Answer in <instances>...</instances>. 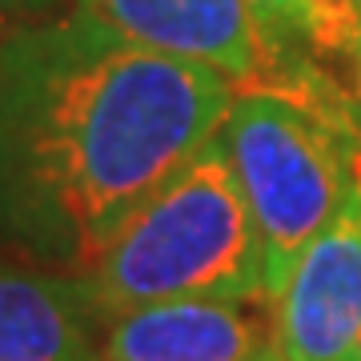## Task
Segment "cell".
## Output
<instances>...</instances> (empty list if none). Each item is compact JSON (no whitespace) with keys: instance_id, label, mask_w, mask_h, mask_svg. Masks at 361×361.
I'll list each match as a JSON object with an SVG mask.
<instances>
[{"instance_id":"1","label":"cell","mask_w":361,"mask_h":361,"mask_svg":"<svg viewBox=\"0 0 361 361\" xmlns=\"http://www.w3.org/2000/svg\"><path fill=\"white\" fill-rule=\"evenodd\" d=\"M237 85L77 8L0 32V253L85 273L221 133Z\"/></svg>"},{"instance_id":"2","label":"cell","mask_w":361,"mask_h":361,"mask_svg":"<svg viewBox=\"0 0 361 361\" xmlns=\"http://www.w3.org/2000/svg\"><path fill=\"white\" fill-rule=\"evenodd\" d=\"M77 277L101 322L185 297H269L257 225L221 133L113 233Z\"/></svg>"},{"instance_id":"3","label":"cell","mask_w":361,"mask_h":361,"mask_svg":"<svg viewBox=\"0 0 361 361\" xmlns=\"http://www.w3.org/2000/svg\"><path fill=\"white\" fill-rule=\"evenodd\" d=\"M221 145L241 185L265 253V293H277L297 253L361 189V116L341 89H237Z\"/></svg>"},{"instance_id":"4","label":"cell","mask_w":361,"mask_h":361,"mask_svg":"<svg viewBox=\"0 0 361 361\" xmlns=\"http://www.w3.org/2000/svg\"><path fill=\"white\" fill-rule=\"evenodd\" d=\"M285 361H353L361 341V189L289 265L273 293Z\"/></svg>"},{"instance_id":"5","label":"cell","mask_w":361,"mask_h":361,"mask_svg":"<svg viewBox=\"0 0 361 361\" xmlns=\"http://www.w3.org/2000/svg\"><path fill=\"white\" fill-rule=\"evenodd\" d=\"M104 361H285L273 297H185L104 322Z\"/></svg>"},{"instance_id":"6","label":"cell","mask_w":361,"mask_h":361,"mask_svg":"<svg viewBox=\"0 0 361 361\" xmlns=\"http://www.w3.org/2000/svg\"><path fill=\"white\" fill-rule=\"evenodd\" d=\"M149 49L189 56L245 89L265 85V49L245 0H56Z\"/></svg>"},{"instance_id":"7","label":"cell","mask_w":361,"mask_h":361,"mask_svg":"<svg viewBox=\"0 0 361 361\" xmlns=\"http://www.w3.org/2000/svg\"><path fill=\"white\" fill-rule=\"evenodd\" d=\"M104 322L77 273L0 253V361H104Z\"/></svg>"},{"instance_id":"8","label":"cell","mask_w":361,"mask_h":361,"mask_svg":"<svg viewBox=\"0 0 361 361\" xmlns=\"http://www.w3.org/2000/svg\"><path fill=\"white\" fill-rule=\"evenodd\" d=\"M261 49H265V85L285 92H322L334 80L313 61V0H245Z\"/></svg>"},{"instance_id":"9","label":"cell","mask_w":361,"mask_h":361,"mask_svg":"<svg viewBox=\"0 0 361 361\" xmlns=\"http://www.w3.org/2000/svg\"><path fill=\"white\" fill-rule=\"evenodd\" d=\"M49 13H61L56 0H0V32L13 28V25H20V20L49 16Z\"/></svg>"},{"instance_id":"10","label":"cell","mask_w":361,"mask_h":361,"mask_svg":"<svg viewBox=\"0 0 361 361\" xmlns=\"http://www.w3.org/2000/svg\"><path fill=\"white\" fill-rule=\"evenodd\" d=\"M353 77H357V116H361V61H357V73Z\"/></svg>"},{"instance_id":"11","label":"cell","mask_w":361,"mask_h":361,"mask_svg":"<svg viewBox=\"0 0 361 361\" xmlns=\"http://www.w3.org/2000/svg\"><path fill=\"white\" fill-rule=\"evenodd\" d=\"M353 361H361V341H357V353H353Z\"/></svg>"}]
</instances>
